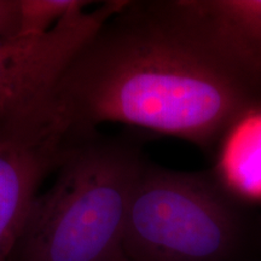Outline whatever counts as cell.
<instances>
[{"instance_id":"cell-1","label":"cell","mask_w":261,"mask_h":261,"mask_svg":"<svg viewBox=\"0 0 261 261\" xmlns=\"http://www.w3.org/2000/svg\"><path fill=\"white\" fill-rule=\"evenodd\" d=\"M56 108L76 136L123 123L214 154L261 92L182 12L178 0H125L62 74Z\"/></svg>"},{"instance_id":"cell-2","label":"cell","mask_w":261,"mask_h":261,"mask_svg":"<svg viewBox=\"0 0 261 261\" xmlns=\"http://www.w3.org/2000/svg\"><path fill=\"white\" fill-rule=\"evenodd\" d=\"M145 161L136 138H81L35 197L10 261H127V217Z\"/></svg>"},{"instance_id":"cell-3","label":"cell","mask_w":261,"mask_h":261,"mask_svg":"<svg viewBox=\"0 0 261 261\" xmlns=\"http://www.w3.org/2000/svg\"><path fill=\"white\" fill-rule=\"evenodd\" d=\"M123 249L127 261H261V213L217 172L178 171L146 159Z\"/></svg>"},{"instance_id":"cell-4","label":"cell","mask_w":261,"mask_h":261,"mask_svg":"<svg viewBox=\"0 0 261 261\" xmlns=\"http://www.w3.org/2000/svg\"><path fill=\"white\" fill-rule=\"evenodd\" d=\"M123 2L80 10L37 37L0 38V120L57 117L62 74Z\"/></svg>"},{"instance_id":"cell-5","label":"cell","mask_w":261,"mask_h":261,"mask_svg":"<svg viewBox=\"0 0 261 261\" xmlns=\"http://www.w3.org/2000/svg\"><path fill=\"white\" fill-rule=\"evenodd\" d=\"M83 137L56 121H0V261H10L41 185Z\"/></svg>"},{"instance_id":"cell-6","label":"cell","mask_w":261,"mask_h":261,"mask_svg":"<svg viewBox=\"0 0 261 261\" xmlns=\"http://www.w3.org/2000/svg\"><path fill=\"white\" fill-rule=\"evenodd\" d=\"M211 45L261 92V0H178Z\"/></svg>"},{"instance_id":"cell-7","label":"cell","mask_w":261,"mask_h":261,"mask_svg":"<svg viewBox=\"0 0 261 261\" xmlns=\"http://www.w3.org/2000/svg\"><path fill=\"white\" fill-rule=\"evenodd\" d=\"M85 0H21L17 37H37L51 31L62 19L89 8Z\"/></svg>"},{"instance_id":"cell-8","label":"cell","mask_w":261,"mask_h":261,"mask_svg":"<svg viewBox=\"0 0 261 261\" xmlns=\"http://www.w3.org/2000/svg\"><path fill=\"white\" fill-rule=\"evenodd\" d=\"M21 0H0V38L17 37Z\"/></svg>"}]
</instances>
